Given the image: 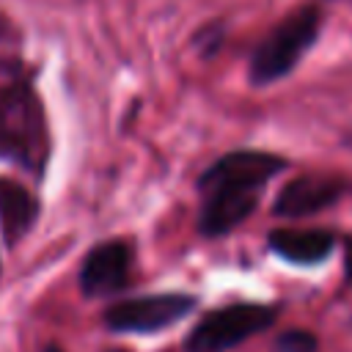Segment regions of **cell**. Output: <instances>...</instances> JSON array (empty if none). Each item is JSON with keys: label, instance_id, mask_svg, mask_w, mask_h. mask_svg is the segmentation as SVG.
Wrapping results in <instances>:
<instances>
[{"label": "cell", "instance_id": "8fae6325", "mask_svg": "<svg viewBox=\"0 0 352 352\" xmlns=\"http://www.w3.org/2000/svg\"><path fill=\"white\" fill-rule=\"evenodd\" d=\"M44 352H60V349H58L55 344H50V346H44Z\"/></svg>", "mask_w": 352, "mask_h": 352}, {"label": "cell", "instance_id": "5b68a950", "mask_svg": "<svg viewBox=\"0 0 352 352\" xmlns=\"http://www.w3.org/2000/svg\"><path fill=\"white\" fill-rule=\"evenodd\" d=\"M129 261H132V248L121 239H110L88 250L80 267V292L91 300L96 297H110L121 292L129 283Z\"/></svg>", "mask_w": 352, "mask_h": 352}, {"label": "cell", "instance_id": "277c9868", "mask_svg": "<svg viewBox=\"0 0 352 352\" xmlns=\"http://www.w3.org/2000/svg\"><path fill=\"white\" fill-rule=\"evenodd\" d=\"M198 305L195 294L187 292H160V294H140L129 300L113 302L102 319L104 327L113 333H135V336H151L160 330L173 327L184 316H190Z\"/></svg>", "mask_w": 352, "mask_h": 352}, {"label": "cell", "instance_id": "ba28073f", "mask_svg": "<svg viewBox=\"0 0 352 352\" xmlns=\"http://www.w3.org/2000/svg\"><path fill=\"white\" fill-rule=\"evenodd\" d=\"M36 214H38L36 198L22 184L11 179H0V226L8 245H14L22 234L30 231Z\"/></svg>", "mask_w": 352, "mask_h": 352}, {"label": "cell", "instance_id": "9c48e42d", "mask_svg": "<svg viewBox=\"0 0 352 352\" xmlns=\"http://www.w3.org/2000/svg\"><path fill=\"white\" fill-rule=\"evenodd\" d=\"M319 349V338L311 330H286L275 338L272 352H316Z\"/></svg>", "mask_w": 352, "mask_h": 352}, {"label": "cell", "instance_id": "52a82bcc", "mask_svg": "<svg viewBox=\"0 0 352 352\" xmlns=\"http://www.w3.org/2000/svg\"><path fill=\"white\" fill-rule=\"evenodd\" d=\"M267 245L283 261L311 267L330 258L338 245V236L327 228H275L270 231Z\"/></svg>", "mask_w": 352, "mask_h": 352}, {"label": "cell", "instance_id": "30bf717a", "mask_svg": "<svg viewBox=\"0 0 352 352\" xmlns=\"http://www.w3.org/2000/svg\"><path fill=\"white\" fill-rule=\"evenodd\" d=\"M341 248H344V278L352 286V236H344Z\"/></svg>", "mask_w": 352, "mask_h": 352}, {"label": "cell", "instance_id": "8992f818", "mask_svg": "<svg viewBox=\"0 0 352 352\" xmlns=\"http://www.w3.org/2000/svg\"><path fill=\"white\" fill-rule=\"evenodd\" d=\"M349 190V182L341 176H319V173H305L292 179L289 184H283V190L278 192L272 212L278 217H308L316 214L333 204H338L344 198V192Z\"/></svg>", "mask_w": 352, "mask_h": 352}, {"label": "cell", "instance_id": "6da1fadb", "mask_svg": "<svg viewBox=\"0 0 352 352\" xmlns=\"http://www.w3.org/2000/svg\"><path fill=\"white\" fill-rule=\"evenodd\" d=\"M283 168L286 160L272 151L236 148L223 154L198 179V190L204 195L198 231L204 236H223L234 231L253 214L258 206V192Z\"/></svg>", "mask_w": 352, "mask_h": 352}, {"label": "cell", "instance_id": "3957f363", "mask_svg": "<svg viewBox=\"0 0 352 352\" xmlns=\"http://www.w3.org/2000/svg\"><path fill=\"white\" fill-rule=\"evenodd\" d=\"M278 319V305L264 302H231L209 311L184 336V352H228L264 333Z\"/></svg>", "mask_w": 352, "mask_h": 352}, {"label": "cell", "instance_id": "7a4b0ae2", "mask_svg": "<svg viewBox=\"0 0 352 352\" xmlns=\"http://www.w3.org/2000/svg\"><path fill=\"white\" fill-rule=\"evenodd\" d=\"M322 30V11L316 6H302L292 11L253 52L250 58V82L264 88L275 80H283L297 69L305 52L316 44Z\"/></svg>", "mask_w": 352, "mask_h": 352}]
</instances>
